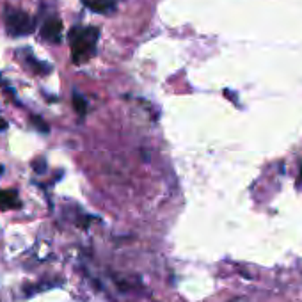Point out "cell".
I'll use <instances>...</instances> for the list:
<instances>
[{
	"label": "cell",
	"instance_id": "7",
	"mask_svg": "<svg viewBox=\"0 0 302 302\" xmlns=\"http://www.w3.org/2000/svg\"><path fill=\"white\" fill-rule=\"evenodd\" d=\"M30 123H32L34 127H36L39 132H43V134H48V132H50L48 125H46V123L43 121V119H41L39 116H30Z\"/></svg>",
	"mask_w": 302,
	"mask_h": 302
},
{
	"label": "cell",
	"instance_id": "11",
	"mask_svg": "<svg viewBox=\"0 0 302 302\" xmlns=\"http://www.w3.org/2000/svg\"><path fill=\"white\" fill-rule=\"evenodd\" d=\"M301 176H302V171H301Z\"/></svg>",
	"mask_w": 302,
	"mask_h": 302
},
{
	"label": "cell",
	"instance_id": "3",
	"mask_svg": "<svg viewBox=\"0 0 302 302\" xmlns=\"http://www.w3.org/2000/svg\"><path fill=\"white\" fill-rule=\"evenodd\" d=\"M61 32H62V23L59 18L46 20L43 29H41V36L45 37L46 41H52V43H59L61 41Z\"/></svg>",
	"mask_w": 302,
	"mask_h": 302
},
{
	"label": "cell",
	"instance_id": "1",
	"mask_svg": "<svg viewBox=\"0 0 302 302\" xmlns=\"http://www.w3.org/2000/svg\"><path fill=\"white\" fill-rule=\"evenodd\" d=\"M96 39H98V29H94V27H87V29L75 27V29H71V59L75 62H82L84 59L89 57L94 50Z\"/></svg>",
	"mask_w": 302,
	"mask_h": 302
},
{
	"label": "cell",
	"instance_id": "2",
	"mask_svg": "<svg viewBox=\"0 0 302 302\" xmlns=\"http://www.w3.org/2000/svg\"><path fill=\"white\" fill-rule=\"evenodd\" d=\"M5 23H7L9 34H12V36H25V34L32 32L34 29L32 20L21 11H7Z\"/></svg>",
	"mask_w": 302,
	"mask_h": 302
},
{
	"label": "cell",
	"instance_id": "6",
	"mask_svg": "<svg viewBox=\"0 0 302 302\" xmlns=\"http://www.w3.org/2000/svg\"><path fill=\"white\" fill-rule=\"evenodd\" d=\"M73 109L77 111L78 116H86L87 112V102L78 93H73Z\"/></svg>",
	"mask_w": 302,
	"mask_h": 302
},
{
	"label": "cell",
	"instance_id": "8",
	"mask_svg": "<svg viewBox=\"0 0 302 302\" xmlns=\"http://www.w3.org/2000/svg\"><path fill=\"white\" fill-rule=\"evenodd\" d=\"M32 167H34V171H36L37 174H43V172L46 171V162L43 158H37V160H34V162H32Z\"/></svg>",
	"mask_w": 302,
	"mask_h": 302
},
{
	"label": "cell",
	"instance_id": "10",
	"mask_svg": "<svg viewBox=\"0 0 302 302\" xmlns=\"http://www.w3.org/2000/svg\"><path fill=\"white\" fill-rule=\"evenodd\" d=\"M2 172H4V167H2V165H0V174H2Z\"/></svg>",
	"mask_w": 302,
	"mask_h": 302
},
{
	"label": "cell",
	"instance_id": "4",
	"mask_svg": "<svg viewBox=\"0 0 302 302\" xmlns=\"http://www.w3.org/2000/svg\"><path fill=\"white\" fill-rule=\"evenodd\" d=\"M20 206L18 194L14 190H0V210H11Z\"/></svg>",
	"mask_w": 302,
	"mask_h": 302
},
{
	"label": "cell",
	"instance_id": "5",
	"mask_svg": "<svg viewBox=\"0 0 302 302\" xmlns=\"http://www.w3.org/2000/svg\"><path fill=\"white\" fill-rule=\"evenodd\" d=\"M86 5L96 12H107L114 7V2H111V0H87Z\"/></svg>",
	"mask_w": 302,
	"mask_h": 302
},
{
	"label": "cell",
	"instance_id": "9",
	"mask_svg": "<svg viewBox=\"0 0 302 302\" xmlns=\"http://www.w3.org/2000/svg\"><path fill=\"white\" fill-rule=\"evenodd\" d=\"M5 128H7V123H5L4 119L0 118V130H5Z\"/></svg>",
	"mask_w": 302,
	"mask_h": 302
}]
</instances>
